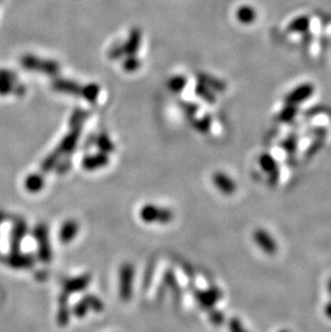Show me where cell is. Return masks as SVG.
I'll return each instance as SVG.
<instances>
[{"mask_svg":"<svg viewBox=\"0 0 331 332\" xmlns=\"http://www.w3.org/2000/svg\"><path fill=\"white\" fill-rule=\"evenodd\" d=\"M91 283V275L85 274L80 277L74 278L72 282L68 284V289L71 292H81L86 288Z\"/></svg>","mask_w":331,"mask_h":332,"instance_id":"cell-9","label":"cell"},{"mask_svg":"<svg viewBox=\"0 0 331 332\" xmlns=\"http://www.w3.org/2000/svg\"><path fill=\"white\" fill-rule=\"evenodd\" d=\"M89 311H90V308L86 305V303L84 302V300H83V301L79 302L77 307H76V313H77L78 317H84L85 315H86V313L89 312Z\"/></svg>","mask_w":331,"mask_h":332,"instance_id":"cell-15","label":"cell"},{"mask_svg":"<svg viewBox=\"0 0 331 332\" xmlns=\"http://www.w3.org/2000/svg\"><path fill=\"white\" fill-rule=\"evenodd\" d=\"M209 318L211 320V323L214 326H222L224 320H225V316L218 309L215 308H211L210 309V315Z\"/></svg>","mask_w":331,"mask_h":332,"instance_id":"cell-12","label":"cell"},{"mask_svg":"<svg viewBox=\"0 0 331 332\" xmlns=\"http://www.w3.org/2000/svg\"><path fill=\"white\" fill-rule=\"evenodd\" d=\"M135 268L131 263L125 262L119 272V295L123 302L130 301L134 294Z\"/></svg>","mask_w":331,"mask_h":332,"instance_id":"cell-2","label":"cell"},{"mask_svg":"<svg viewBox=\"0 0 331 332\" xmlns=\"http://www.w3.org/2000/svg\"><path fill=\"white\" fill-rule=\"evenodd\" d=\"M313 94V86L311 84H303L299 86L291 96L290 100L292 102H301L307 99Z\"/></svg>","mask_w":331,"mask_h":332,"instance_id":"cell-7","label":"cell"},{"mask_svg":"<svg viewBox=\"0 0 331 332\" xmlns=\"http://www.w3.org/2000/svg\"><path fill=\"white\" fill-rule=\"evenodd\" d=\"M140 218L146 224H162L166 225L169 224L173 219V212L164 207H159L148 203L141 208Z\"/></svg>","mask_w":331,"mask_h":332,"instance_id":"cell-1","label":"cell"},{"mask_svg":"<svg viewBox=\"0 0 331 332\" xmlns=\"http://www.w3.org/2000/svg\"><path fill=\"white\" fill-rule=\"evenodd\" d=\"M222 292L218 287L212 286L206 291H197L195 293V299L199 305L204 308H214L216 303L222 299Z\"/></svg>","mask_w":331,"mask_h":332,"instance_id":"cell-3","label":"cell"},{"mask_svg":"<svg viewBox=\"0 0 331 332\" xmlns=\"http://www.w3.org/2000/svg\"><path fill=\"white\" fill-rule=\"evenodd\" d=\"M279 332H288L287 330H281V331H279Z\"/></svg>","mask_w":331,"mask_h":332,"instance_id":"cell-18","label":"cell"},{"mask_svg":"<svg viewBox=\"0 0 331 332\" xmlns=\"http://www.w3.org/2000/svg\"><path fill=\"white\" fill-rule=\"evenodd\" d=\"M77 232H78V225H77V223L70 222V223L66 224V226L63 227L61 238H62V240H65V241L72 240V238L74 237V235L77 234Z\"/></svg>","mask_w":331,"mask_h":332,"instance_id":"cell-11","label":"cell"},{"mask_svg":"<svg viewBox=\"0 0 331 332\" xmlns=\"http://www.w3.org/2000/svg\"><path fill=\"white\" fill-rule=\"evenodd\" d=\"M328 291H329V293L331 295V280L328 282Z\"/></svg>","mask_w":331,"mask_h":332,"instance_id":"cell-17","label":"cell"},{"mask_svg":"<svg viewBox=\"0 0 331 332\" xmlns=\"http://www.w3.org/2000/svg\"><path fill=\"white\" fill-rule=\"evenodd\" d=\"M259 165L264 172L269 175V184L271 186L276 185L277 182H279L280 171L274 158L270 155H262L259 159Z\"/></svg>","mask_w":331,"mask_h":332,"instance_id":"cell-5","label":"cell"},{"mask_svg":"<svg viewBox=\"0 0 331 332\" xmlns=\"http://www.w3.org/2000/svg\"><path fill=\"white\" fill-rule=\"evenodd\" d=\"M213 183L215 187L225 195H232L237 190V184L229 175L223 172H216L213 175Z\"/></svg>","mask_w":331,"mask_h":332,"instance_id":"cell-6","label":"cell"},{"mask_svg":"<svg viewBox=\"0 0 331 332\" xmlns=\"http://www.w3.org/2000/svg\"><path fill=\"white\" fill-rule=\"evenodd\" d=\"M229 331L230 332H250L249 330H247L243 326V324L241 323V320L239 318L236 317H232L229 320Z\"/></svg>","mask_w":331,"mask_h":332,"instance_id":"cell-13","label":"cell"},{"mask_svg":"<svg viewBox=\"0 0 331 332\" xmlns=\"http://www.w3.org/2000/svg\"><path fill=\"white\" fill-rule=\"evenodd\" d=\"M83 300H84V302L86 303V305L89 306V308L94 311V312L100 313L104 309V304L100 300V298H98V297H96L94 295H89L85 297Z\"/></svg>","mask_w":331,"mask_h":332,"instance_id":"cell-10","label":"cell"},{"mask_svg":"<svg viewBox=\"0 0 331 332\" xmlns=\"http://www.w3.org/2000/svg\"><path fill=\"white\" fill-rule=\"evenodd\" d=\"M254 241L260 250L268 255H273L277 251V245L272 235L264 229H256L254 232Z\"/></svg>","mask_w":331,"mask_h":332,"instance_id":"cell-4","label":"cell"},{"mask_svg":"<svg viewBox=\"0 0 331 332\" xmlns=\"http://www.w3.org/2000/svg\"><path fill=\"white\" fill-rule=\"evenodd\" d=\"M325 314H326V316L329 319H331V302H328L326 304V306H325Z\"/></svg>","mask_w":331,"mask_h":332,"instance_id":"cell-16","label":"cell"},{"mask_svg":"<svg viewBox=\"0 0 331 332\" xmlns=\"http://www.w3.org/2000/svg\"><path fill=\"white\" fill-rule=\"evenodd\" d=\"M106 164H108V157L104 155H97V156L85 159L84 168L87 170H95V169H99V168L104 167Z\"/></svg>","mask_w":331,"mask_h":332,"instance_id":"cell-8","label":"cell"},{"mask_svg":"<svg viewBox=\"0 0 331 332\" xmlns=\"http://www.w3.org/2000/svg\"><path fill=\"white\" fill-rule=\"evenodd\" d=\"M292 26H293V29H295V30L304 31L308 27V18L305 16L299 17L297 20H295Z\"/></svg>","mask_w":331,"mask_h":332,"instance_id":"cell-14","label":"cell"}]
</instances>
